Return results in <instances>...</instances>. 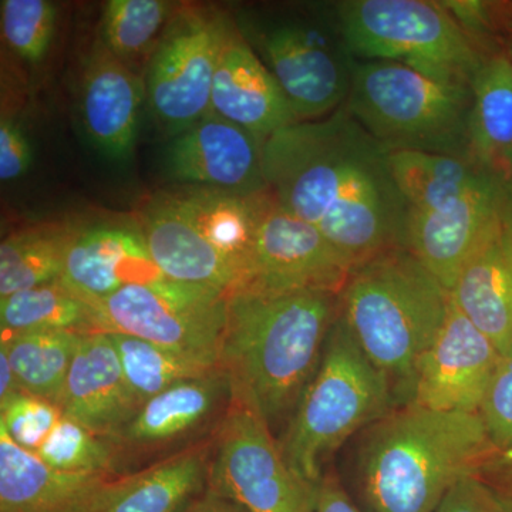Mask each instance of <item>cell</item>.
Masks as SVG:
<instances>
[{
    "instance_id": "obj_1",
    "label": "cell",
    "mask_w": 512,
    "mask_h": 512,
    "mask_svg": "<svg viewBox=\"0 0 512 512\" xmlns=\"http://www.w3.org/2000/svg\"><path fill=\"white\" fill-rule=\"evenodd\" d=\"M262 157L278 204L318 228L355 269L402 248L407 205L390 151L345 106L276 131Z\"/></svg>"
},
{
    "instance_id": "obj_2",
    "label": "cell",
    "mask_w": 512,
    "mask_h": 512,
    "mask_svg": "<svg viewBox=\"0 0 512 512\" xmlns=\"http://www.w3.org/2000/svg\"><path fill=\"white\" fill-rule=\"evenodd\" d=\"M339 293L325 291L228 295L220 366L234 399L275 430L288 426L318 370L338 318Z\"/></svg>"
},
{
    "instance_id": "obj_3",
    "label": "cell",
    "mask_w": 512,
    "mask_h": 512,
    "mask_svg": "<svg viewBox=\"0 0 512 512\" xmlns=\"http://www.w3.org/2000/svg\"><path fill=\"white\" fill-rule=\"evenodd\" d=\"M480 414L394 407L369 427L359 478L372 512H434L448 491L497 458Z\"/></svg>"
},
{
    "instance_id": "obj_4",
    "label": "cell",
    "mask_w": 512,
    "mask_h": 512,
    "mask_svg": "<svg viewBox=\"0 0 512 512\" xmlns=\"http://www.w3.org/2000/svg\"><path fill=\"white\" fill-rule=\"evenodd\" d=\"M450 291L404 248L355 269L339 296V316L359 348L392 384L400 406L421 357L439 336Z\"/></svg>"
},
{
    "instance_id": "obj_5",
    "label": "cell",
    "mask_w": 512,
    "mask_h": 512,
    "mask_svg": "<svg viewBox=\"0 0 512 512\" xmlns=\"http://www.w3.org/2000/svg\"><path fill=\"white\" fill-rule=\"evenodd\" d=\"M397 406L392 384L359 348L338 313L318 370L279 440L286 463L302 481L315 485L335 450Z\"/></svg>"
},
{
    "instance_id": "obj_6",
    "label": "cell",
    "mask_w": 512,
    "mask_h": 512,
    "mask_svg": "<svg viewBox=\"0 0 512 512\" xmlns=\"http://www.w3.org/2000/svg\"><path fill=\"white\" fill-rule=\"evenodd\" d=\"M335 8L357 62L399 63L434 82L471 89L490 56L443 2L342 0Z\"/></svg>"
},
{
    "instance_id": "obj_7",
    "label": "cell",
    "mask_w": 512,
    "mask_h": 512,
    "mask_svg": "<svg viewBox=\"0 0 512 512\" xmlns=\"http://www.w3.org/2000/svg\"><path fill=\"white\" fill-rule=\"evenodd\" d=\"M471 89L447 86L403 64L356 62L345 107L392 151L470 158Z\"/></svg>"
},
{
    "instance_id": "obj_8",
    "label": "cell",
    "mask_w": 512,
    "mask_h": 512,
    "mask_svg": "<svg viewBox=\"0 0 512 512\" xmlns=\"http://www.w3.org/2000/svg\"><path fill=\"white\" fill-rule=\"evenodd\" d=\"M93 332L147 340L202 365L221 367L228 295L211 286L160 278L89 303Z\"/></svg>"
},
{
    "instance_id": "obj_9",
    "label": "cell",
    "mask_w": 512,
    "mask_h": 512,
    "mask_svg": "<svg viewBox=\"0 0 512 512\" xmlns=\"http://www.w3.org/2000/svg\"><path fill=\"white\" fill-rule=\"evenodd\" d=\"M228 18L215 10H175L148 60L150 109L170 136H178L211 113L212 84Z\"/></svg>"
},
{
    "instance_id": "obj_10",
    "label": "cell",
    "mask_w": 512,
    "mask_h": 512,
    "mask_svg": "<svg viewBox=\"0 0 512 512\" xmlns=\"http://www.w3.org/2000/svg\"><path fill=\"white\" fill-rule=\"evenodd\" d=\"M255 40L299 121L323 119L345 106L357 60L335 3L322 22L279 20L259 29Z\"/></svg>"
},
{
    "instance_id": "obj_11",
    "label": "cell",
    "mask_w": 512,
    "mask_h": 512,
    "mask_svg": "<svg viewBox=\"0 0 512 512\" xmlns=\"http://www.w3.org/2000/svg\"><path fill=\"white\" fill-rule=\"evenodd\" d=\"M232 402L231 379L222 367L157 394L107 437L116 451L117 476L214 439Z\"/></svg>"
},
{
    "instance_id": "obj_12",
    "label": "cell",
    "mask_w": 512,
    "mask_h": 512,
    "mask_svg": "<svg viewBox=\"0 0 512 512\" xmlns=\"http://www.w3.org/2000/svg\"><path fill=\"white\" fill-rule=\"evenodd\" d=\"M312 487L288 466L266 421L234 399L215 436L208 488L248 512H305Z\"/></svg>"
},
{
    "instance_id": "obj_13",
    "label": "cell",
    "mask_w": 512,
    "mask_h": 512,
    "mask_svg": "<svg viewBox=\"0 0 512 512\" xmlns=\"http://www.w3.org/2000/svg\"><path fill=\"white\" fill-rule=\"evenodd\" d=\"M353 272L352 262L318 228L282 208L269 191L244 282L237 292L325 291L340 295Z\"/></svg>"
},
{
    "instance_id": "obj_14",
    "label": "cell",
    "mask_w": 512,
    "mask_h": 512,
    "mask_svg": "<svg viewBox=\"0 0 512 512\" xmlns=\"http://www.w3.org/2000/svg\"><path fill=\"white\" fill-rule=\"evenodd\" d=\"M500 357L494 343L451 301L439 336L416 367L407 403L478 414Z\"/></svg>"
},
{
    "instance_id": "obj_15",
    "label": "cell",
    "mask_w": 512,
    "mask_h": 512,
    "mask_svg": "<svg viewBox=\"0 0 512 512\" xmlns=\"http://www.w3.org/2000/svg\"><path fill=\"white\" fill-rule=\"evenodd\" d=\"M264 143L214 111L171 141L165 156L170 178L234 194L268 192Z\"/></svg>"
},
{
    "instance_id": "obj_16",
    "label": "cell",
    "mask_w": 512,
    "mask_h": 512,
    "mask_svg": "<svg viewBox=\"0 0 512 512\" xmlns=\"http://www.w3.org/2000/svg\"><path fill=\"white\" fill-rule=\"evenodd\" d=\"M214 439L87 485L55 512H183L208 487Z\"/></svg>"
},
{
    "instance_id": "obj_17",
    "label": "cell",
    "mask_w": 512,
    "mask_h": 512,
    "mask_svg": "<svg viewBox=\"0 0 512 512\" xmlns=\"http://www.w3.org/2000/svg\"><path fill=\"white\" fill-rule=\"evenodd\" d=\"M211 109L262 143L276 131L299 123L274 74L231 19L215 70Z\"/></svg>"
},
{
    "instance_id": "obj_18",
    "label": "cell",
    "mask_w": 512,
    "mask_h": 512,
    "mask_svg": "<svg viewBox=\"0 0 512 512\" xmlns=\"http://www.w3.org/2000/svg\"><path fill=\"white\" fill-rule=\"evenodd\" d=\"M160 278L164 276L140 228L103 224L77 229L59 282L82 301L93 303L128 285Z\"/></svg>"
},
{
    "instance_id": "obj_19",
    "label": "cell",
    "mask_w": 512,
    "mask_h": 512,
    "mask_svg": "<svg viewBox=\"0 0 512 512\" xmlns=\"http://www.w3.org/2000/svg\"><path fill=\"white\" fill-rule=\"evenodd\" d=\"M507 197L495 184L444 210L407 212L402 248L450 291L468 255L504 211Z\"/></svg>"
},
{
    "instance_id": "obj_20",
    "label": "cell",
    "mask_w": 512,
    "mask_h": 512,
    "mask_svg": "<svg viewBox=\"0 0 512 512\" xmlns=\"http://www.w3.org/2000/svg\"><path fill=\"white\" fill-rule=\"evenodd\" d=\"M450 295L500 353L512 348V231L505 208L461 266Z\"/></svg>"
},
{
    "instance_id": "obj_21",
    "label": "cell",
    "mask_w": 512,
    "mask_h": 512,
    "mask_svg": "<svg viewBox=\"0 0 512 512\" xmlns=\"http://www.w3.org/2000/svg\"><path fill=\"white\" fill-rule=\"evenodd\" d=\"M144 87L97 39L84 64L80 111L87 137L104 156L126 160L133 154Z\"/></svg>"
},
{
    "instance_id": "obj_22",
    "label": "cell",
    "mask_w": 512,
    "mask_h": 512,
    "mask_svg": "<svg viewBox=\"0 0 512 512\" xmlns=\"http://www.w3.org/2000/svg\"><path fill=\"white\" fill-rule=\"evenodd\" d=\"M59 409L101 437H110L140 409L128 389L109 333H86L67 373Z\"/></svg>"
},
{
    "instance_id": "obj_23",
    "label": "cell",
    "mask_w": 512,
    "mask_h": 512,
    "mask_svg": "<svg viewBox=\"0 0 512 512\" xmlns=\"http://www.w3.org/2000/svg\"><path fill=\"white\" fill-rule=\"evenodd\" d=\"M148 252L165 278L211 286L231 295L241 286L237 266L212 247L167 198H157L141 215Z\"/></svg>"
},
{
    "instance_id": "obj_24",
    "label": "cell",
    "mask_w": 512,
    "mask_h": 512,
    "mask_svg": "<svg viewBox=\"0 0 512 512\" xmlns=\"http://www.w3.org/2000/svg\"><path fill=\"white\" fill-rule=\"evenodd\" d=\"M468 123L470 160L512 192V60L504 50L485 57L476 74Z\"/></svg>"
},
{
    "instance_id": "obj_25",
    "label": "cell",
    "mask_w": 512,
    "mask_h": 512,
    "mask_svg": "<svg viewBox=\"0 0 512 512\" xmlns=\"http://www.w3.org/2000/svg\"><path fill=\"white\" fill-rule=\"evenodd\" d=\"M268 195L269 191L247 197L200 187L165 194L164 197L201 232L212 247L237 266L242 285L254 245L256 227Z\"/></svg>"
},
{
    "instance_id": "obj_26",
    "label": "cell",
    "mask_w": 512,
    "mask_h": 512,
    "mask_svg": "<svg viewBox=\"0 0 512 512\" xmlns=\"http://www.w3.org/2000/svg\"><path fill=\"white\" fill-rule=\"evenodd\" d=\"M390 165L397 187L406 201L407 212L417 214L453 207L497 184L470 158L421 151H392Z\"/></svg>"
},
{
    "instance_id": "obj_27",
    "label": "cell",
    "mask_w": 512,
    "mask_h": 512,
    "mask_svg": "<svg viewBox=\"0 0 512 512\" xmlns=\"http://www.w3.org/2000/svg\"><path fill=\"white\" fill-rule=\"evenodd\" d=\"M103 477L55 470L0 429V512H55Z\"/></svg>"
},
{
    "instance_id": "obj_28",
    "label": "cell",
    "mask_w": 512,
    "mask_h": 512,
    "mask_svg": "<svg viewBox=\"0 0 512 512\" xmlns=\"http://www.w3.org/2000/svg\"><path fill=\"white\" fill-rule=\"evenodd\" d=\"M83 336L67 330L15 333L2 336L0 350L8 356L23 392L57 406Z\"/></svg>"
},
{
    "instance_id": "obj_29",
    "label": "cell",
    "mask_w": 512,
    "mask_h": 512,
    "mask_svg": "<svg viewBox=\"0 0 512 512\" xmlns=\"http://www.w3.org/2000/svg\"><path fill=\"white\" fill-rule=\"evenodd\" d=\"M77 228L46 224L9 235L0 245V298L57 281Z\"/></svg>"
},
{
    "instance_id": "obj_30",
    "label": "cell",
    "mask_w": 512,
    "mask_h": 512,
    "mask_svg": "<svg viewBox=\"0 0 512 512\" xmlns=\"http://www.w3.org/2000/svg\"><path fill=\"white\" fill-rule=\"evenodd\" d=\"M2 336L39 330L92 333L89 303L57 281L0 298Z\"/></svg>"
},
{
    "instance_id": "obj_31",
    "label": "cell",
    "mask_w": 512,
    "mask_h": 512,
    "mask_svg": "<svg viewBox=\"0 0 512 512\" xmlns=\"http://www.w3.org/2000/svg\"><path fill=\"white\" fill-rule=\"evenodd\" d=\"M109 335L119 353L128 389L140 407L175 384L207 376L220 369L202 365L134 336Z\"/></svg>"
},
{
    "instance_id": "obj_32",
    "label": "cell",
    "mask_w": 512,
    "mask_h": 512,
    "mask_svg": "<svg viewBox=\"0 0 512 512\" xmlns=\"http://www.w3.org/2000/svg\"><path fill=\"white\" fill-rule=\"evenodd\" d=\"M174 6L164 0H110L101 22V42L117 59L131 67L150 60Z\"/></svg>"
},
{
    "instance_id": "obj_33",
    "label": "cell",
    "mask_w": 512,
    "mask_h": 512,
    "mask_svg": "<svg viewBox=\"0 0 512 512\" xmlns=\"http://www.w3.org/2000/svg\"><path fill=\"white\" fill-rule=\"evenodd\" d=\"M36 454L47 466L64 473L117 476L111 441L66 416L60 417Z\"/></svg>"
},
{
    "instance_id": "obj_34",
    "label": "cell",
    "mask_w": 512,
    "mask_h": 512,
    "mask_svg": "<svg viewBox=\"0 0 512 512\" xmlns=\"http://www.w3.org/2000/svg\"><path fill=\"white\" fill-rule=\"evenodd\" d=\"M56 16V6L47 0H3V39L22 59L40 62L52 42Z\"/></svg>"
},
{
    "instance_id": "obj_35",
    "label": "cell",
    "mask_w": 512,
    "mask_h": 512,
    "mask_svg": "<svg viewBox=\"0 0 512 512\" xmlns=\"http://www.w3.org/2000/svg\"><path fill=\"white\" fill-rule=\"evenodd\" d=\"M62 416L55 403L22 393L0 407V429L13 443L36 453Z\"/></svg>"
},
{
    "instance_id": "obj_36",
    "label": "cell",
    "mask_w": 512,
    "mask_h": 512,
    "mask_svg": "<svg viewBox=\"0 0 512 512\" xmlns=\"http://www.w3.org/2000/svg\"><path fill=\"white\" fill-rule=\"evenodd\" d=\"M478 414L495 447L512 454V348L501 353Z\"/></svg>"
},
{
    "instance_id": "obj_37",
    "label": "cell",
    "mask_w": 512,
    "mask_h": 512,
    "mask_svg": "<svg viewBox=\"0 0 512 512\" xmlns=\"http://www.w3.org/2000/svg\"><path fill=\"white\" fill-rule=\"evenodd\" d=\"M32 164V150L18 121L2 117L0 121V178L12 181L22 177Z\"/></svg>"
},
{
    "instance_id": "obj_38",
    "label": "cell",
    "mask_w": 512,
    "mask_h": 512,
    "mask_svg": "<svg viewBox=\"0 0 512 512\" xmlns=\"http://www.w3.org/2000/svg\"><path fill=\"white\" fill-rule=\"evenodd\" d=\"M434 512H497V508L483 477L470 476L458 481Z\"/></svg>"
},
{
    "instance_id": "obj_39",
    "label": "cell",
    "mask_w": 512,
    "mask_h": 512,
    "mask_svg": "<svg viewBox=\"0 0 512 512\" xmlns=\"http://www.w3.org/2000/svg\"><path fill=\"white\" fill-rule=\"evenodd\" d=\"M305 512L363 511L353 503L352 498L346 493L338 478L332 476V474L325 473L318 483L313 485Z\"/></svg>"
},
{
    "instance_id": "obj_40",
    "label": "cell",
    "mask_w": 512,
    "mask_h": 512,
    "mask_svg": "<svg viewBox=\"0 0 512 512\" xmlns=\"http://www.w3.org/2000/svg\"><path fill=\"white\" fill-rule=\"evenodd\" d=\"M497 512H512V454H503L481 474Z\"/></svg>"
},
{
    "instance_id": "obj_41",
    "label": "cell",
    "mask_w": 512,
    "mask_h": 512,
    "mask_svg": "<svg viewBox=\"0 0 512 512\" xmlns=\"http://www.w3.org/2000/svg\"><path fill=\"white\" fill-rule=\"evenodd\" d=\"M183 512H248L235 501L229 500L224 495L215 493L211 488L195 498Z\"/></svg>"
},
{
    "instance_id": "obj_42",
    "label": "cell",
    "mask_w": 512,
    "mask_h": 512,
    "mask_svg": "<svg viewBox=\"0 0 512 512\" xmlns=\"http://www.w3.org/2000/svg\"><path fill=\"white\" fill-rule=\"evenodd\" d=\"M23 392L18 377L13 372L8 356L3 350H0V407L8 404L10 400L15 399Z\"/></svg>"
},
{
    "instance_id": "obj_43",
    "label": "cell",
    "mask_w": 512,
    "mask_h": 512,
    "mask_svg": "<svg viewBox=\"0 0 512 512\" xmlns=\"http://www.w3.org/2000/svg\"><path fill=\"white\" fill-rule=\"evenodd\" d=\"M501 49L512 60V3H500Z\"/></svg>"
},
{
    "instance_id": "obj_44",
    "label": "cell",
    "mask_w": 512,
    "mask_h": 512,
    "mask_svg": "<svg viewBox=\"0 0 512 512\" xmlns=\"http://www.w3.org/2000/svg\"><path fill=\"white\" fill-rule=\"evenodd\" d=\"M505 217H507L508 224H510L512 231V192L508 194L507 204H505Z\"/></svg>"
}]
</instances>
